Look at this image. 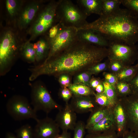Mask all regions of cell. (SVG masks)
<instances>
[{"mask_svg": "<svg viewBox=\"0 0 138 138\" xmlns=\"http://www.w3.org/2000/svg\"><path fill=\"white\" fill-rule=\"evenodd\" d=\"M107 48L101 47L77 40L65 50L45 63L32 69L29 78L34 80L42 75H59L87 70L107 57Z\"/></svg>", "mask_w": 138, "mask_h": 138, "instance_id": "obj_1", "label": "cell"}, {"mask_svg": "<svg viewBox=\"0 0 138 138\" xmlns=\"http://www.w3.org/2000/svg\"><path fill=\"white\" fill-rule=\"evenodd\" d=\"M81 29L96 30L109 42L130 45H135L138 42V19L126 8H120L111 14L101 16Z\"/></svg>", "mask_w": 138, "mask_h": 138, "instance_id": "obj_2", "label": "cell"}, {"mask_svg": "<svg viewBox=\"0 0 138 138\" xmlns=\"http://www.w3.org/2000/svg\"><path fill=\"white\" fill-rule=\"evenodd\" d=\"M87 17L79 6L72 1L60 0L56 18L57 21L63 26L79 29L88 23L86 20Z\"/></svg>", "mask_w": 138, "mask_h": 138, "instance_id": "obj_3", "label": "cell"}, {"mask_svg": "<svg viewBox=\"0 0 138 138\" xmlns=\"http://www.w3.org/2000/svg\"><path fill=\"white\" fill-rule=\"evenodd\" d=\"M18 49L15 37L12 31H6L0 41V73L5 74L14 63Z\"/></svg>", "mask_w": 138, "mask_h": 138, "instance_id": "obj_4", "label": "cell"}, {"mask_svg": "<svg viewBox=\"0 0 138 138\" xmlns=\"http://www.w3.org/2000/svg\"><path fill=\"white\" fill-rule=\"evenodd\" d=\"M31 86V103L36 111L42 110L48 114L53 110L61 109L62 107L53 99L46 88L40 81Z\"/></svg>", "mask_w": 138, "mask_h": 138, "instance_id": "obj_5", "label": "cell"}, {"mask_svg": "<svg viewBox=\"0 0 138 138\" xmlns=\"http://www.w3.org/2000/svg\"><path fill=\"white\" fill-rule=\"evenodd\" d=\"M59 2L60 0L50 1L42 10L29 30L31 39L44 33L53 26L57 20L56 11Z\"/></svg>", "mask_w": 138, "mask_h": 138, "instance_id": "obj_6", "label": "cell"}, {"mask_svg": "<svg viewBox=\"0 0 138 138\" xmlns=\"http://www.w3.org/2000/svg\"><path fill=\"white\" fill-rule=\"evenodd\" d=\"M108 59L121 62L125 66H131L137 60L138 47L119 42H109Z\"/></svg>", "mask_w": 138, "mask_h": 138, "instance_id": "obj_7", "label": "cell"}, {"mask_svg": "<svg viewBox=\"0 0 138 138\" xmlns=\"http://www.w3.org/2000/svg\"><path fill=\"white\" fill-rule=\"evenodd\" d=\"M6 107L7 113L15 120L32 119L36 121L38 119L37 111L31 106L27 99L23 96H13L7 102Z\"/></svg>", "mask_w": 138, "mask_h": 138, "instance_id": "obj_8", "label": "cell"}, {"mask_svg": "<svg viewBox=\"0 0 138 138\" xmlns=\"http://www.w3.org/2000/svg\"><path fill=\"white\" fill-rule=\"evenodd\" d=\"M77 31L76 28L66 27L62 25L55 37L49 41V52L43 63H45L65 50L77 41Z\"/></svg>", "mask_w": 138, "mask_h": 138, "instance_id": "obj_9", "label": "cell"}, {"mask_svg": "<svg viewBox=\"0 0 138 138\" xmlns=\"http://www.w3.org/2000/svg\"><path fill=\"white\" fill-rule=\"evenodd\" d=\"M120 99L126 113L128 129L138 133V94H132Z\"/></svg>", "mask_w": 138, "mask_h": 138, "instance_id": "obj_10", "label": "cell"}, {"mask_svg": "<svg viewBox=\"0 0 138 138\" xmlns=\"http://www.w3.org/2000/svg\"><path fill=\"white\" fill-rule=\"evenodd\" d=\"M36 121L33 129L34 138H55L60 134V128L52 119L47 117Z\"/></svg>", "mask_w": 138, "mask_h": 138, "instance_id": "obj_11", "label": "cell"}, {"mask_svg": "<svg viewBox=\"0 0 138 138\" xmlns=\"http://www.w3.org/2000/svg\"><path fill=\"white\" fill-rule=\"evenodd\" d=\"M76 120V113L68 103L59 110L55 120L62 131H68L74 130Z\"/></svg>", "mask_w": 138, "mask_h": 138, "instance_id": "obj_12", "label": "cell"}, {"mask_svg": "<svg viewBox=\"0 0 138 138\" xmlns=\"http://www.w3.org/2000/svg\"><path fill=\"white\" fill-rule=\"evenodd\" d=\"M76 38L78 41L97 46L107 48L109 42L98 31L91 29L77 30Z\"/></svg>", "mask_w": 138, "mask_h": 138, "instance_id": "obj_13", "label": "cell"}, {"mask_svg": "<svg viewBox=\"0 0 138 138\" xmlns=\"http://www.w3.org/2000/svg\"><path fill=\"white\" fill-rule=\"evenodd\" d=\"M90 96H74L70 104L76 113L91 112L100 106L96 102L95 97L92 98Z\"/></svg>", "mask_w": 138, "mask_h": 138, "instance_id": "obj_14", "label": "cell"}, {"mask_svg": "<svg viewBox=\"0 0 138 138\" xmlns=\"http://www.w3.org/2000/svg\"><path fill=\"white\" fill-rule=\"evenodd\" d=\"M113 112L116 125L117 134L118 137H122L129 130L127 126L126 113L120 99L113 107Z\"/></svg>", "mask_w": 138, "mask_h": 138, "instance_id": "obj_15", "label": "cell"}, {"mask_svg": "<svg viewBox=\"0 0 138 138\" xmlns=\"http://www.w3.org/2000/svg\"><path fill=\"white\" fill-rule=\"evenodd\" d=\"M88 133H101L115 131L117 126L113 112L112 110L97 124L87 130Z\"/></svg>", "mask_w": 138, "mask_h": 138, "instance_id": "obj_16", "label": "cell"}, {"mask_svg": "<svg viewBox=\"0 0 138 138\" xmlns=\"http://www.w3.org/2000/svg\"><path fill=\"white\" fill-rule=\"evenodd\" d=\"M38 2H32L27 5L21 13L18 20L19 28L22 29L26 28L30 23L40 7Z\"/></svg>", "mask_w": 138, "mask_h": 138, "instance_id": "obj_17", "label": "cell"}, {"mask_svg": "<svg viewBox=\"0 0 138 138\" xmlns=\"http://www.w3.org/2000/svg\"><path fill=\"white\" fill-rule=\"evenodd\" d=\"M77 5L88 17L92 14L103 15L102 0H77Z\"/></svg>", "mask_w": 138, "mask_h": 138, "instance_id": "obj_18", "label": "cell"}, {"mask_svg": "<svg viewBox=\"0 0 138 138\" xmlns=\"http://www.w3.org/2000/svg\"><path fill=\"white\" fill-rule=\"evenodd\" d=\"M113 107L99 106L91 112L85 124L86 130L97 124L105 117L112 110Z\"/></svg>", "mask_w": 138, "mask_h": 138, "instance_id": "obj_19", "label": "cell"}, {"mask_svg": "<svg viewBox=\"0 0 138 138\" xmlns=\"http://www.w3.org/2000/svg\"><path fill=\"white\" fill-rule=\"evenodd\" d=\"M35 51L36 61L39 62L47 57L50 50V44L48 39L41 38L34 44Z\"/></svg>", "mask_w": 138, "mask_h": 138, "instance_id": "obj_20", "label": "cell"}, {"mask_svg": "<svg viewBox=\"0 0 138 138\" xmlns=\"http://www.w3.org/2000/svg\"><path fill=\"white\" fill-rule=\"evenodd\" d=\"M138 71V68L135 65L125 67L115 75L118 81L128 83L133 78Z\"/></svg>", "mask_w": 138, "mask_h": 138, "instance_id": "obj_21", "label": "cell"}, {"mask_svg": "<svg viewBox=\"0 0 138 138\" xmlns=\"http://www.w3.org/2000/svg\"><path fill=\"white\" fill-rule=\"evenodd\" d=\"M74 96H85L93 95L95 93L89 86L81 84H70L68 87Z\"/></svg>", "mask_w": 138, "mask_h": 138, "instance_id": "obj_22", "label": "cell"}, {"mask_svg": "<svg viewBox=\"0 0 138 138\" xmlns=\"http://www.w3.org/2000/svg\"><path fill=\"white\" fill-rule=\"evenodd\" d=\"M21 53L24 58L29 63L36 61L35 51L34 44L28 41L25 43L22 46Z\"/></svg>", "mask_w": 138, "mask_h": 138, "instance_id": "obj_23", "label": "cell"}, {"mask_svg": "<svg viewBox=\"0 0 138 138\" xmlns=\"http://www.w3.org/2000/svg\"><path fill=\"white\" fill-rule=\"evenodd\" d=\"M121 4V0H102L103 15H108L116 12L120 8Z\"/></svg>", "mask_w": 138, "mask_h": 138, "instance_id": "obj_24", "label": "cell"}, {"mask_svg": "<svg viewBox=\"0 0 138 138\" xmlns=\"http://www.w3.org/2000/svg\"><path fill=\"white\" fill-rule=\"evenodd\" d=\"M102 82L104 88L103 92L107 97L111 106L113 107L119 99L115 87L105 80Z\"/></svg>", "mask_w": 138, "mask_h": 138, "instance_id": "obj_25", "label": "cell"}, {"mask_svg": "<svg viewBox=\"0 0 138 138\" xmlns=\"http://www.w3.org/2000/svg\"><path fill=\"white\" fill-rule=\"evenodd\" d=\"M115 87L119 99L126 97L132 94L130 86L128 83L118 81Z\"/></svg>", "mask_w": 138, "mask_h": 138, "instance_id": "obj_26", "label": "cell"}, {"mask_svg": "<svg viewBox=\"0 0 138 138\" xmlns=\"http://www.w3.org/2000/svg\"><path fill=\"white\" fill-rule=\"evenodd\" d=\"M18 138H34L33 129L30 125H23L15 131Z\"/></svg>", "mask_w": 138, "mask_h": 138, "instance_id": "obj_27", "label": "cell"}, {"mask_svg": "<svg viewBox=\"0 0 138 138\" xmlns=\"http://www.w3.org/2000/svg\"><path fill=\"white\" fill-rule=\"evenodd\" d=\"M121 4L138 19V0H121Z\"/></svg>", "mask_w": 138, "mask_h": 138, "instance_id": "obj_28", "label": "cell"}, {"mask_svg": "<svg viewBox=\"0 0 138 138\" xmlns=\"http://www.w3.org/2000/svg\"><path fill=\"white\" fill-rule=\"evenodd\" d=\"M6 6L7 12L11 17L15 16L20 7L19 1L15 0H7Z\"/></svg>", "mask_w": 138, "mask_h": 138, "instance_id": "obj_29", "label": "cell"}, {"mask_svg": "<svg viewBox=\"0 0 138 138\" xmlns=\"http://www.w3.org/2000/svg\"><path fill=\"white\" fill-rule=\"evenodd\" d=\"M109 60L108 59L105 61L100 62L94 65L87 70V72L91 75L96 74L105 71L108 68Z\"/></svg>", "mask_w": 138, "mask_h": 138, "instance_id": "obj_30", "label": "cell"}, {"mask_svg": "<svg viewBox=\"0 0 138 138\" xmlns=\"http://www.w3.org/2000/svg\"><path fill=\"white\" fill-rule=\"evenodd\" d=\"M94 95L96 102L99 106L111 107L107 97L103 92L100 93H95Z\"/></svg>", "mask_w": 138, "mask_h": 138, "instance_id": "obj_31", "label": "cell"}, {"mask_svg": "<svg viewBox=\"0 0 138 138\" xmlns=\"http://www.w3.org/2000/svg\"><path fill=\"white\" fill-rule=\"evenodd\" d=\"M125 67L123 64L119 61L115 60H109L107 69L109 72L116 74Z\"/></svg>", "mask_w": 138, "mask_h": 138, "instance_id": "obj_32", "label": "cell"}, {"mask_svg": "<svg viewBox=\"0 0 138 138\" xmlns=\"http://www.w3.org/2000/svg\"><path fill=\"white\" fill-rule=\"evenodd\" d=\"M85 138H119L115 131L101 133H88Z\"/></svg>", "mask_w": 138, "mask_h": 138, "instance_id": "obj_33", "label": "cell"}, {"mask_svg": "<svg viewBox=\"0 0 138 138\" xmlns=\"http://www.w3.org/2000/svg\"><path fill=\"white\" fill-rule=\"evenodd\" d=\"M85 124L84 122L79 121L77 122L74 129L73 138H84Z\"/></svg>", "mask_w": 138, "mask_h": 138, "instance_id": "obj_34", "label": "cell"}, {"mask_svg": "<svg viewBox=\"0 0 138 138\" xmlns=\"http://www.w3.org/2000/svg\"><path fill=\"white\" fill-rule=\"evenodd\" d=\"M91 74L87 72L81 73L77 77V82L84 85L90 87V82L91 79Z\"/></svg>", "mask_w": 138, "mask_h": 138, "instance_id": "obj_35", "label": "cell"}, {"mask_svg": "<svg viewBox=\"0 0 138 138\" xmlns=\"http://www.w3.org/2000/svg\"><path fill=\"white\" fill-rule=\"evenodd\" d=\"M62 24L59 22L52 26L49 30L48 37L47 38L49 41L54 38L57 34L62 26Z\"/></svg>", "mask_w": 138, "mask_h": 138, "instance_id": "obj_36", "label": "cell"}, {"mask_svg": "<svg viewBox=\"0 0 138 138\" xmlns=\"http://www.w3.org/2000/svg\"><path fill=\"white\" fill-rule=\"evenodd\" d=\"M103 75L105 80L115 87L118 82L116 75L110 72H104Z\"/></svg>", "mask_w": 138, "mask_h": 138, "instance_id": "obj_37", "label": "cell"}, {"mask_svg": "<svg viewBox=\"0 0 138 138\" xmlns=\"http://www.w3.org/2000/svg\"><path fill=\"white\" fill-rule=\"evenodd\" d=\"M128 83L132 94H138V71L133 78Z\"/></svg>", "mask_w": 138, "mask_h": 138, "instance_id": "obj_38", "label": "cell"}, {"mask_svg": "<svg viewBox=\"0 0 138 138\" xmlns=\"http://www.w3.org/2000/svg\"><path fill=\"white\" fill-rule=\"evenodd\" d=\"M72 94L71 91L67 87L63 88L60 93L61 97L65 101L66 103H68V101L72 97Z\"/></svg>", "mask_w": 138, "mask_h": 138, "instance_id": "obj_39", "label": "cell"}, {"mask_svg": "<svg viewBox=\"0 0 138 138\" xmlns=\"http://www.w3.org/2000/svg\"><path fill=\"white\" fill-rule=\"evenodd\" d=\"M59 81L63 88L68 87L70 85V79L67 75H61L59 78Z\"/></svg>", "mask_w": 138, "mask_h": 138, "instance_id": "obj_40", "label": "cell"}, {"mask_svg": "<svg viewBox=\"0 0 138 138\" xmlns=\"http://www.w3.org/2000/svg\"><path fill=\"white\" fill-rule=\"evenodd\" d=\"M122 138H138V133L129 130L123 135Z\"/></svg>", "mask_w": 138, "mask_h": 138, "instance_id": "obj_41", "label": "cell"}, {"mask_svg": "<svg viewBox=\"0 0 138 138\" xmlns=\"http://www.w3.org/2000/svg\"><path fill=\"white\" fill-rule=\"evenodd\" d=\"M102 82L97 79L91 78L90 82V87L91 88L95 89L96 87Z\"/></svg>", "mask_w": 138, "mask_h": 138, "instance_id": "obj_42", "label": "cell"}, {"mask_svg": "<svg viewBox=\"0 0 138 138\" xmlns=\"http://www.w3.org/2000/svg\"><path fill=\"white\" fill-rule=\"evenodd\" d=\"M55 138H71V135L68 131H62V133Z\"/></svg>", "mask_w": 138, "mask_h": 138, "instance_id": "obj_43", "label": "cell"}, {"mask_svg": "<svg viewBox=\"0 0 138 138\" xmlns=\"http://www.w3.org/2000/svg\"><path fill=\"white\" fill-rule=\"evenodd\" d=\"M95 90L96 93H100L103 92L104 88L102 81L96 87Z\"/></svg>", "mask_w": 138, "mask_h": 138, "instance_id": "obj_44", "label": "cell"}, {"mask_svg": "<svg viewBox=\"0 0 138 138\" xmlns=\"http://www.w3.org/2000/svg\"><path fill=\"white\" fill-rule=\"evenodd\" d=\"M5 138H18L16 135L10 132L7 133Z\"/></svg>", "mask_w": 138, "mask_h": 138, "instance_id": "obj_45", "label": "cell"}, {"mask_svg": "<svg viewBox=\"0 0 138 138\" xmlns=\"http://www.w3.org/2000/svg\"><path fill=\"white\" fill-rule=\"evenodd\" d=\"M137 60V63L136 64V66L138 68V57Z\"/></svg>", "mask_w": 138, "mask_h": 138, "instance_id": "obj_46", "label": "cell"}]
</instances>
